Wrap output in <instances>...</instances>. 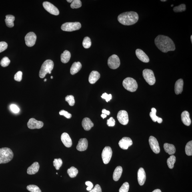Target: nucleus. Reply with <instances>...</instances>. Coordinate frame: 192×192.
<instances>
[{
	"label": "nucleus",
	"instance_id": "nucleus-1",
	"mask_svg": "<svg viewBox=\"0 0 192 192\" xmlns=\"http://www.w3.org/2000/svg\"><path fill=\"white\" fill-rule=\"evenodd\" d=\"M155 44L160 51L164 53L169 51H174L175 46L173 41L167 36L159 35L155 38Z\"/></svg>",
	"mask_w": 192,
	"mask_h": 192
},
{
	"label": "nucleus",
	"instance_id": "nucleus-2",
	"mask_svg": "<svg viewBox=\"0 0 192 192\" xmlns=\"http://www.w3.org/2000/svg\"><path fill=\"white\" fill-rule=\"evenodd\" d=\"M139 16L136 12H126L120 14L117 18L118 21L124 25H131L136 23L139 20Z\"/></svg>",
	"mask_w": 192,
	"mask_h": 192
},
{
	"label": "nucleus",
	"instance_id": "nucleus-3",
	"mask_svg": "<svg viewBox=\"0 0 192 192\" xmlns=\"http://www.w3.org/2000/svg\"><path fill=\"white\" fill-rule=\"evenodd\" d=\"M13 153L9 148L4 147L0 149V164L9 162L13 157Z\"/></svg>",
	"mask_w": 192,
	"mask_h": 192
},
{
	"label": "nucleus",
	"instance_id": "nucleus-4",
	"mask_svg": "<svg viewBox=\"0 0 192 192\" xmlns=\"http://www.w3.org/2000/svg\"><path fill=\"white\" fill-rule=\"evenodd\" d=\"M54 66L53 62L51 60L47 59L44 62L39 72L40 77L41 78H44L48 73L53 70Z\"/></svg>",
	"mask_w": 192,
	"mask_h": 192
},
{
	"label": "nucleus",
	"instance_id": "nucleus-5",
	"mask_svg": "<svg viewBox=\"0 0 192 192\" xmlns=\"http://www.w3.org/2000/svg\"><path fill=\"white\" fill-rule=\"evenodd\" d=\"M123 85L127 91L133 92L136 91L138 85L136 81L132 78L127 77L123 80Z\"/></svg>",
	"mask_w": 192,
	"mask_h": 192
},
{
	"label": "nucleus",
	"instance_id": "nucleus-6",
	"mask_svg": "<svg viewBox=\"0 0 192 192\" xmlns=\"http://www.w3.org/2000/svg\"><path fill=\"white\" fill-rule=\"evenodd\" d=\"M81 24L78 22H67L62 25L61 29L63 31L71 32L77 30L81 28Z\"/></svg>",
	"mask_w": 192,
	"mask_h": 192
},
{
	"label": "nucleus",
	"instance_id": "nucleus-7",
	"mask_svg": "<svg viewBox=\"0 0 192 192\" xmlns=\"http://www.w3.org/2000/svg\"><path fill=\"white\" fill-rule=\"evenodd\" d=\"M144 79L149 85H152L155 83L156 79L153 72L152 70L146 69L143 71Z\"/></svg>",
	"mask_w": 192,
	"mask_h": 192
},
{
	"label": "nucleus",
	"instance_id": "nucleus-8",
	"mask_svg": "<svg viewBox=\"0 0 192 192\" xmlns=\"http://www.w3.org/2000/svg\"><path fill=\"white\" fill-rule=\"evenodd\" d=\"M107 64L110 68L115 69H117L120 65V61L119 58L117 55H113L109 58Z\"/></svg>",
	"mask_w": 192,
	"mask_h": 192
},
{
	"label": "nucleus",
	"instance_id": "nucleus-9",
	"mask_svg": "<svg viewBox=\"0 0 192 192\" xmlns=\"http://www.w3.org/2000/svg\"><path fill=\"white\" fill-rule=\"evenodd\" d=\"M112 154H113V151L110 147L107 146L104 148L101 154L102 158L104 163L105 164L109 163L110 161Z\"/></svg>",
	"mask_w": 192,
	"mask_h": 192
},
{
	"label": "nucleus",
	"instance_id": "nucleus-10",
	"mask_svg": "<svg viewBox=\"0 0 192 192\" xmlns=\"http://www.w3.org/2000/svg\"><path fill=\"white\" fill-rule=\"evenodd\" d=\"M43 5L44 9L48 12L55 15L59 14V12L56 7L53 4L48 2H45L43 3Z\"/></svg>",
	"mask_w": 192,
	"mask_h": 192
},
{
	"label": "nucleus",
	"instance_id": "nucleus-11",
	"mask_svg": "<svg viewBox=\"0 0 192 192\" xmlns=\"http://www.w3.org/2000/svg\"><path fill=\"white\" fill-rule=\"evenodd\" d=\"M117 119L119 123L121 124L126 125L129 121L127 112L123 110L120 111L117 114Z\"/></svg>",
	"mask_w": 192,
	"mask_h": 192
},
{
	"label": "nucleus",
	"instance_id": "nucleus-12",
	"mask_svg": "<svg viewBox=\"0 0 192 192\" xmlns=\"http://www.w3.org/2000/svg\"><path fill=\"white\" fill-rule=\"evenodd\" d=\"M37 36L33 32H29L26 35L25 37L26 45L29 47H31L34 45L37 40Z\"/></svg>",
	"mask_w": 192,
	"mask_h": 192
},
{
	"label": "nucleus",
	"instance_id": "nucleus-13",
	"mask_svg": "<svg viewBox=\"0 0 192 192\" xmlns=\"http://www.w3.org/2000/svg\"><path fill=\"white\" fill-rule=\"evenodd\" d=\"M149 142L151 149L156 154L159 153L160 152V149L157 139L153 136H151L149 138Z\"/></svg>",
	"mask_w": 192,
	"mask_h": 192
},
{
	"label": "nucleus",
	"instance_id": "nucleus-14",
	"mask_svg": "<svg viewBox=\"0 0 192 192\" xmlns=\"http://www.w3.org/2000/svg\"><path fill=\"white\" fill-rule=\"evenodd\" d=\"M27 125L30 129H40L43 127V123L42 121H37L35 119L31 118L29 119Z\"/></svg>",
	"mask_w": 192,
	"mask_h": 192
},
{
	"label": "nucleus",
	"instance_id": "nucleus-15",
	"mask_svg": "<svg viewBox=\"0 0 192 192\" xmlns=\"http://www.w3.org/2000/svg\"><path fill=\"white\" fill-rule=\"evenodd\" d=\"M133 144V142L132 139L128 137L122 138L119 143L120 147L122 149L124 150L127 149Z\"/></svg>",
	"mask_w": 192,
	"mask_h": 192
},
{
	"label": "nucleus",
	"instance_id": "nucleus-16",
	"mask_svg": "<svg viewBox=\"0 0 192 192\" xmlns=\"http://www.w3.org/2000/svg\"><path fill=\"white\" fill-rule=\"evenodd\" d=\"M136 54L141 61L145 63L149 62V57L142 50L137 49L136 51Z\"/></svg>",
	"mask_w": 192,
	"mask_h": 192
},
{
	"label": "nucleus",
	"instance_id": "nucleus-17",
	"mask_svg": "<svg viewBox=\"0 0 192 192\" xmlns=\"http://www.w3.org/2000/svg\"><path fill=\"white\" fill-rule=\"evenodd\" d=\"M138 182L140 185H143L146 180V174L144 169L142 168H140L137 173Z\"/></svg>",
	"mask_w": 192,
	"mask_h": 192
},
{
	"label": "nucleus",
	"instance_id": "nucleus-18",
	"mask_svg": "<svg viewBox=\"0 0 192 192\" xmlns=\"http://www.w3.org/2000/svg\"><path fill=\"white\" fill-rule=\"evenodd\" d=\"M61 140L66 147L69 148L72 145V142L70 137L67 133H64L61 136Z\"/></svg>",
	"mask_w": 192,
	"mask_h": 192
},
{
	"label": "nucleus",
	"instance_id": "nucleus-19",
	"mask_svg": "<svg viewBox=\"0 0 192 192\" xmlns=\"http://www.w3.org/2000/svg\"><path fill=\"white\" fill-rule=\"evenodd\" d=\"M88 147V142L87 139L85 138H83L79 139L76 148L78 151H84L86 150Z\"/></svg>",
	"mask_w": 192,
	"mask_h": 192
},
{
	"label": "nucleus",
	"instance_id": "nucleus-20",
	"mask_svg": "<svg viewBox=\"0 0 192 192\" xmlns=\"http://www.w3.org/2000/svg\"><path fill=\"white\" fill-rule=\"evenodd\" d=\"M94 123L89 118H85L82 121V126L85 131H89L94 126Z\"/></svg>",
	"mask_w": 192,
	"mask_h": 192
},
{
	"label": "nucleus",
	"instance_id": "nucleus-21",
	"mask_svg": "<svg viewBox=\"0 0 192 192\" xmlns=\"http://www.w3.org/2000/svg\"><path fill=\"white\" fill-rule=\"evenodd\" d=\"M181 121L186 126H189L191 123V120L190 117V114L188 112L185 111L181 114Z\"/></svg>",
	"mask_w": 192,
	"mask_h": 192
},
{
	"label": "nucleus",
	"instance_id": "nucleus-22",
	"mask_svg": "<svg viewBox=\"0 0 192 192\" xmlns=\"http://www.w3.org/2000/svg\"><path fill=\"white\" fill-rule=\"evenodd\" d=\"M101 77L100 73L97 71H92L89 77V82L91 84L95 83Z\"/></svg>",
	"mask_w": 192,
	"mask_h": 192
},
{
	"label": "nucleus",
	"instance_id": "nucleus-23",
	"mask_svg": "<svg viewBox=\"0 0 192 192\" xmlns=\"http://www.w3.org/2000/svg\"><path fill=\"white\" fill-rule=\"evenodd\" d=\"M40 168V165L37 162H35L27 169V173L28 174H35L38 172Z\"/></svg>",
	"mask_w": 192,
	"mask_h": 192
},
{
	"label": "nucleus",
	"instance_id": "nucleus-24",
	"mask_svg": "<svg viewBox=\"0 0 192 192\" xmlns=\"http://www.w3.org/2000/svg\"><path fill=\"white\" fill-rule=\"evenodd\" d=\"M184 82L183 79H179L176 81L175 85V92L177 95L181 94L183 91Z\"/></svg>",
	"mask_w": 192,
	"mask_h": 192
},
{
	"label": "nucleus",
	"instance_id": "nucleus-25",
	"mask_svg": "<svg viewBox=\"0 0 192 192\" xmlns=\"http://www.w3.org/2000/svg\"><path fill=\"white\" fill-rule=\"evenodd\" d=\"M82 65L79 62H75L72 65L70 69V73L72 75H74L79 72L81 69Z\"/></svg>",
	"mask_w": 192,
	"mask_h": 192
},
{
	"label": "nucleus",
	"instance_id": "nucleus-26",
	"mask_svg": "<svg viewBox=\"0 0 192 192\" xmlns=\"http://www.w3.org/2000/svg\"><path fill=\"white\" fill-rule=\"evenodd\" d=\"M164 149L166 152L170 155H173L176 152L175 148L173 145L168 143H165L164 145Z\"/></svg>",
	"mask_w": 192,
	"mask_h": 192
},
{
	"label": "nucleus",
	"instance_id": "nucleus-27",
	"mask_svg": "<svg viewBox=\"0 0 192 192\" xmlns=\"http://www.w3.org/2000/svg\"><path fill=\"white\" fill-rule=\"evenodd\" d=\"M156 112L157 110L155 108H152L151 112L150 113V117L153 121L155 122L157 121L158 123H161L163 121V120L161 118L157 117L156 115Z\"/></svg>",
	"mask_w": 192,
	"mask_h": 192
},
{
	"label": "nucleus",
	"instance_id": "nucleus-28",
	"mask_svg": "<svg viewBox=\"0 0 192 192\" xmlns=\"http://www.w3.org/2000/svg\"><path fill=\"white\" fill-rule=\"evenodd\" d=\"M123 173V168L121 166H118L116 168L113 175L114 181H117L121 178Z\"/></svg>",
	"mask_w": 192,
	"mask_h": 192
},
{
	"label": "nucleus",
	"instance_id": "nucleus-29",
	"mask_svg": "<svg viewBox=\"0 0 192 192\" xmlns=\"http://www.w3.org/2000/svg\"><path fill=\"white\" fill-rule=\"evenodd\" d=\"M71 54L69 51L65 50L62 53L61 56V61L64 63L68 62L70 59Z\"/></svg>",
	"mask_w": 192,
	"mask_h": 192
},
{
	"label": "nucleus",
	"instance_id": "nucleus-30",
	"mask_svg": "<svg viewBox=\"0 0 192 192\" xmlns=\"http://www.w3.org/2000/svg\"><path fill=\"white\" fill-rule=\"evenodd\" d=\"M15 18L14 16L11 15H8L6 16L5 20L6 24L8 27H14V21H15Z\"/></svg>",
	"mask_w": 192,
	"mask_h": 192
},
{
	"label": "nucleus",
	"instance_id": "nucleus-31",
	"mask_svg": "<svg viewBox=\"0 0 192 192\" xmlns=\"http://www.w3.org/2000/svg\"><path fill=\"white\" fill-rule=\"evenodd\" d=\"M78 173V171L76 168L74 167H72L67 170V173L70 177L72 178H75L76 177L77 174Z\"/></svg>",
	"mask_w": 192,
	"mask_h": 192
},
{
	"label": "nucleus",
	"instance_id": "nucleus-32",
	"mask_svg": "<svg viewBox=\"0 0 192 192\" xmlns=\"http://www.w3.org/2000/svg\"><path fill=\"white\" fill-rule=\"evenodd\" d=\"M176 157L174 155H171L168 159L167 163L170 169H173L176 162Z\"/></svg>",
	"mask_w": 192,
	"mask_h": 192
},
{
	"label": "nucleus",
	"instance_id": "nucleus-33",
	"mask_svg": "<svg viewBox=\"0 0 192 192\" xmlns=\"http://www.w3.org/2000/svg\"><path fill=\"white\" fill-rule=\"evenodd\" d=\"M185 153L188 156L192 155V141H190L188 142L185 146Z\"/></svg>",
	"mask_w": 192,
	"mask_h": 192
},
{
	"label": "nucleus",
	"instance_id": "nucleus-34",
	"mask_svg": "<svg viewBox=\"0 0 192 192\" xmlns=\"http://www.w3.org/2000/svg\"><path fill=\"white\" fill-rule=\"evenodd\" d=\"M82 44L85 49H88L91 47V39L88 37H85L84 39Z\"/></svg>",
	"mask_w": 192,
	"mask_h": 192
},
{
	"label": "nucleus",
	"instance_id": "nucleus-35",
	"mask_svg": "<svg viewBox=\"0 0 192 192\" xmlns=\"http://www.w3.org/2000/svg\"><path fill=\"white\" fill-rule=\"evenodd\" d=\"M82 3L80 0H74L71 5V7L72 9H77L81 7Z\"/></svg>",
	"mask_w": 192,
	"mask_h": 192
},
{
	"label": "nucleus",
	"instance_id": "nucleus-36",
	"mask_svg": "<svg viewBox=\"0 0 192 192\" xmlns=\"http://www.w3.org/2000/svg\"><path fill=\"white\" fill-rule=\"evenodd\" d=\"M27 189L31 192H41V190L37 186L30 185L27 186Z\"/></svg>",
	"mask_w": 192,
	"mask_h": 192
},
{
	"label": "nucleus",
	"instance_id": "nucleus-37",
	"mask_svg": "<svg viewBox=\"0 0 192 192\" xmlns=\"http://www.w3.org/2000/svg\"><path fill=\"white\" fill-rule=\"evenodd\" d=\"M186 9V5L185 4H181L178 6L174 7L173 11L175 13L181 12L185 11Z\"/></svg>",
	"mask_w": 192,
	"mask_h": 192
},
{
	"label": "nucleus",
	"instance_id": "nucleus-38",
	"mask_svg": "<svg viewBox=\"0 0 192 192\" xmlns=\"http://www.w3.org/2000/svg\"><path fill=\"white\" fill-rule=\"evenodd\" d=\"M62 161L61 158L55 159L53 162L54 166L55 168L56 169L59 170L62 165Z\"/></svg>",
	"mask_w": 192,
	"mask_h": 192
},
{
	"label": "nucleus",
	"instance_id": "nucleus-39",
	"mask_svg": "<svg viewBox=\"0 0 192 192\" xmlns=\"http://www.w3.org/2000/svg\"><path fill=\"white\" fill-rule=\"evenodd\" d=\"M65 101L67 102L70 106H73L75 105V98L73 95L67 96L65 98Z\"/></svg>",
	"mask_w": 192,
	"mask_h": 192
},
{
	"label": "nucleus",
	"instance_id": "nucleus-40",
	"mask_svg": "<svg viewBox=\"0 0 192 192\" xmlns=\"http://www.w3.org/2000/svg\"><path fill=\"white\" fill-rule=\"evenodd\" d=\"M11 61L9 58L7 57H5L3 58L1 62V65L2 67H5L9 65Z\"/></svg>",
	"mask_w": 192,
	"mask_h": 192
},
{
	"label": "nucleus",
	"instance_id": "nucleus-41",
	"mask_svg": "<svg viewBox=\"0 0 192 192\" xmlns=\"http://www.w3.org/2000/svg\"><path fill=\"white\" fill-rule=\"evenodd\" d=\"M129 189V183L125 182L123 184L121 187L120 188L119 192H128Z\"/></svg>",
	"mask_w": 192,
	"mask_h": 192
},
{
	"label": "nucleus",
	"instance_id": "nucleus-42",
	"mask_svg": "<svg viewBox=\"0 0 192 192\" xmlns=\"http://www.w3.org/2000/svg\"><path fill=\"white\" fill-rule=\"evenodd\" d=\"M22 72L21 71H18L15 74L14 79L16 81L21 82L22 79Z\"/></svg>",
	"mask_w": 192,
	"mask_h": 192
},
{
	"label": "nucleus",
	"instance_id": "nucleus-43",
	"mask_svg": "<svg viewBox=\"0 0 192 192\" xmlns=\"http://www.w3.org/2000/svg\"><path fill=\"white\" fill-rule=\"evenodd\" d=\"M59 114L60 115H63L68 119H71L72 117V115L71 114L68 113V112L64 110H61L60 111Z\"/></svg>",
	"mask_w": 192,
	"mask_h": 192
},
{
	"label": "nucleus",
	"instance_id": "nucleus-44",
	"mask_svg": "<svg viewBox=\"0 0 192 192\" xmlns=\"http://www.w3.org/2000/svg\"><path fill=\"white\" fill-rule=\"evenodd\" d=\"M8 48V44L5 42H0V53L6 50Z\"/></svg>",
	"mask_w": 192,
	"mask_h": 192
},
{
	"label": "nucleus",
	"instance_id": "nucleus-45",
	"mask_svg": "<svg viewBox=\"0 0 192 192\" xmlns=\"http://www.w3.org/2000/svg\"><path fill=\"white\" fill-rule=\"evenodd\" d=\"M10 109L11 111L14 113H18L20 111V109L17 105L11 104L10 106Z\"/></svg>",
	"mask_w": 192,
	"mask_h": 192
},
{
	"label": "nucleus",
	"instance_id": "nucleus-46",
	"mask_svg": "<svg viewBox=\"0 0 192 192\" xmlns=\"http://www.w3.org/2000/svg\"><path fill=\"white\" fill-rule=\"evenodd\" d=\"M101 97L103 99H105L106 101L108 102L111 99L112 95L111 94H108L107 93H105L103 94V95L101 96Z\"/></svg>",
	"mask_w": 192,
	"mask_h": 192
},
{
	"label": "nucleus",
	"instance_id": "nucleus-47",
	"mask_svg": "<svg viewBox=\"0 0 192 192\" xmlns=\"http://www.w3.org/2000/svg\"><path fill=\"white\" fill-rule=\"evenodd\" d=\"M107 125L109 127H113L115 126V121L113 117H111L107 120Z\"/></svg>",
	"mask_w": 192,
	"mask_h": 192
},
{
	"label": "nucleus",
	"instance_id": "nucleus-48",
	"mask_svg": "<svg viewBox=\"0 0 192 192\" xmlns=\"http://www.w3.org/2000/svg\"><path fill=\"white\" fill-rule=\"evenodd\" d=\"M89 192H102L101 186L98 184L96 185L94 188L92 190H91Z\"/></svg>",
	"mask_w": 192,
	"mask_h": 192
},
{
	"label": "nucleus",
	"instance_id": "nucleus-49",
	"mask_svg": "<svg viewBox=\"0 0 192 192\" xmlns=\"http://www.w3.org/2000/svg\"><path fill=\"white\" fill-rule=\"evenodd\" d=\"M85 185L88 186V187L87 188V190L88 191H91L93 187V184L91 181L86 182Z\"/></svg>",
	"mask_w": 192,
	"mask_h": 192
},
{
	"label": "nucleus",
	"instance_id": "nucleus-50",
	"mask_svg": "<svg viewBox=\"0 0 192 192\" xmlns=\"http://www.w3.org/2000/svg\"><path fill=\"white\" fill-rule=\"evenodd\" d=\"M102 114H105L107 115H109L110 114V113L109 111L105 109H103L102 111Z\"/></svg>",
	"mask_w": 192,
	"mask_h": 192
},
{
	"label": "nucleus",
	"instance_id": "nucleus-51",
	"mask_svg": "<svg viewBox=\"0 0 192 192\" xmlns=\"http://www.w3.org/2000/svg\"><path fill=\"white\" fill-rule=\"evenodd\" d=\"M101 117L103 118V119H104L107 117V115L105 114H102L101 115Z\"/></svg>",
	"mask_w": 192,
	"mask_h": 192
},
{
	"label": "nucleus",
	"instance_id": "nucleus-52",
	"mask_svg": "<svg viewBox=\"0 0 192 192\" xmlns=\"http://www.w3.org/2000/svg\"><path fill=\"white\" fill-rule=\"evenodd\" d=\"M152 192H162V191L160 189H157L154 190Z\"/></svg>",
	"mask_w": 192,
	"mask_h": 192
},
{
	"label": "nucleus",
	"instance_id": "nucleus-53",
	"mask_svg": "<svg viewBox=\"0 0 192 192\" xmlns=\"http://www.w3.org/2000/svg\"><path fill=\"white\" fill-rule=\"evenodd\" d=\"M67 2H68L69 3H72V2H73L72 0H71V1H70V0H67Z\"/></svg>",
	"mask_w": 192,
	"mask_h": 192
},
{
	"label": "nucleus",
	"instance_id": "nucleus-54",
	"mask_svg": "<svg viewBox=\"0 0 192 192\" xmlns=\"http://www.w3.org/2000/svg\"><path fill=\"white\" fill-rule=\"evenodd\" d=\"M190 38H191V43H192V35H191Z\"/></svg>",
	"mask_w": 192,
	"mask_h": 192
},
{
	"label": "nucleus",
	"instance_id": "nucleus-55",
	"mask_svg": "<svg viewBox=\"0 0 192 192\" xmlns=\"http://www.w3.org/2000/svg\"><path fill=\"white\" fill-rule=\"evenodd\" d=\"M161 1L165 2L167 1H166V0H163H163H161Z\"/></svg>",
	"mask_w": 192,
	"mask_h": 192
},
{
	"label": "nucleus",
	"instance_id": "nucleus-56",
	"mask_svg": "<svg viewBox=\"0 0 192 192\" xmlns=\"http://www.w3.org/2000/svg\"><path fill=\"white\" fill-rule=\"evenodd\" d=\"M47 81V79H44V82H46Z\"/></svg>",
	"mask_w": 192,
	"mask_h": 192
},
{
	"label": "nucleus",
	"instance_id": "nucleus-57",
	"mask_svg": "<svg viewBox=\"0 0 192 192\" xmlns=\"http://www.w3.org/2000/svg\"><path fill=\"white\" fill-rule=\"evenodd\" d=\"M51 79H53V76H51Z\"/></svg>",
	"mask_w": 192,
	"mask_h": 192
},
{
	"label": "nucleus",
	"instance_id": "nucleus-58",
	"mask_svg": "<svg viewBox=\"0 0 192 192\" xmlns=\"http://www.w3.org/2000/svg\"><path fill=\"white\" fill-rule=\"evenodd\" d=\"M173 5H171V7H173Z\"/></svg>",
	"mask_w": 192,
	"mask_h": 192
},
{
	"label": "nucleus",
	"instance_id": "nucleus-59",
	"mask_svg": "<svg viewBox=\"0 0 192 192\" xmlns=\"http://www.w3.org/2000/svg\"><path fill=\"white\" fill-rule=\"evenodd\" d=\"M56 174H58V173H56Z\"/></svg>",
	"mask_w": 192,
	"mask_h": 192
}]
</instances>
